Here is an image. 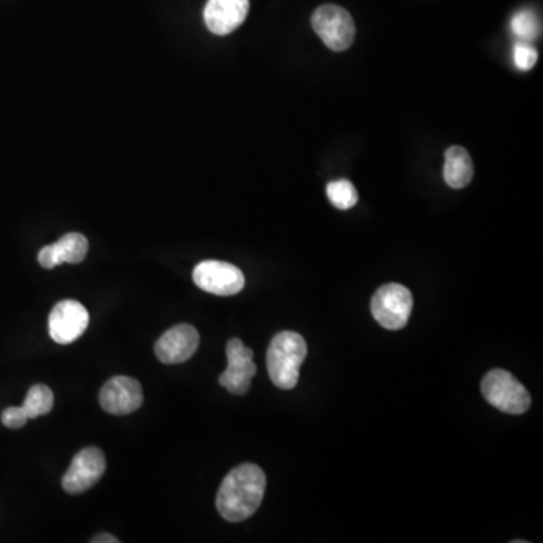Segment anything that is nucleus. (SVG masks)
I'll return each instance as SVG.
<instances>
[{"label":"nucleus","mask_w":543,"mask_h":543,"mask_svg":"<svg viewBox=\"0 0 543 543\" xmlns=\"http://www.w3.org/2000/svg\"><path fill=\"white\" fill-rule=\"evenodd\" d=\"M88 326V310L73 299L58 302L50 311L49 335L55 343H74L82 337Z\"/></svg>","instance_id":"9"},{"label":"nucleus","mask_w":543,"mask_h":543,"mask_svg":"<svg viewBox=\"0 0 543 543\" xmlns=\"http://www.w3.org/2000/svg\"><path fill=\"white\" fill-rule=\"evenodd\" d=\"M89 243L83 234L68 233L53 245L44 246L38 252V263L44 269H55L59 264H79L88 254Z\"/></svg>","instance_id":"13"},{"label":"nucleus","mask_w":543,"mask_h":543,"mask_svg":"<svg viewBox=\"0 0 543 543\" xmlns=\"http://www.w3.org/2000/svg\"><path fill=\"white\" fill-rule=\"evenodd\" d=\"M194 283L204 292L216 296H233L245 287V275L234 264L225 261H201L194 269Z\"/></svg>","instance_id":"7"},{"label":"nucleus","mask_w":543,"mask_h":543,"mask_svg":"<svg viewBox=\"0 0 543 543\" xmlns=\"http://www.w3.org/2000/svg\"><path fill=\"white\" fill-rule=\"evenodd\" d=\"M106 471V458L97 447L80 450L62 477V488L67 494L80 495L99 483Z\"/></svg>","instance_id":"6"},{"label":"nucleus","mask_w":543,"mask_h":543,"mask_svg":"<svg viewBox=\"0 0 543 543\" xmlns=\"http://www.w3.org/2000/svg\"><path fill=\"white\" fill-rule=\"evenodd\" d=\"M144 403L141 384L129 376H115L103 385L100 405L108 414L129 415Z\"/></svg>","instance_id":"10"},{"label":"nucleus","mask_w":543,"mask_h":543,"mask_svg":"<svg viewBox=\"0 0 543 543\" xmlns=\"http://www.w3.org/2000/svg\"><path fill=\"white\" fill-rule=\"evenodd\" d=\"M326 192L332 206L337 207L338 210L352 209L358 203V191L349 180L332 181L326 188Z\"/></svg>","instance_id":"16"},{"label":"nucleus","mask_w":543,"mask_h":543,"mask_svg":"<svg viewBox=\"0 0 543 543\" xmlns=\"http://www.w3.org/2000/svg\"><path fill=\"white\" fill-rule=\"evenodd\" d=\"M53 405H55L53 391L47 385H34L26 394L22 408L29 420H35L52 412Z\"/></svg>","instance_id":"15"},{"label":"nucleus","mask_w":543,"mask_h":543,"mask_svg":"<svg viewBox=\"0 0 543 543\" xmlns=\"http://www.w3.org/2000/svg\"><path fill=\"white\" fill-rule=\"evenodd\" d=\"M254 352L239 338H231L227 344V370L219 376V384L227 388L228 393L243 396L251 388L252 378L257 375Z\"/></svg>","instance_id":"8"},{"label":"nucleus","mask_w":543,"mask_h":543,"mask_svg":"<svg viewBox=\"0 0 543 543\" xmlns=\"http://www.w3.org/2000/svg\"><path fill=\"white\" fill-rule=\"evenodd\" d=\"M311 25L320 40L334 52H344L355 40L356 28L352 16L338 5L328 4L317 8L311 17Z\"/></svg>","instance_id":"5"},{"label":"nucleus","mask_w":543,"mask_h":543,"mask_svg":"<svg viewBox=\"0 0 543 543\" xmlns=\"http://www.w3.org/2000/svg\"><path fill=\"white\" fill-rule=\"evenodd\" d=\"M482 393L489 405L506 414L521 415L530 409V394L524 385L506 370L489 372L483 378Z\"/></svg>","instance_id":"3"},{"label":"nucleus","mask_w":543,"mask_h":543,"mask_svg":"<svg viewBox=\"0 0 543 543\" xmlns=\"http://www.w3.org/2000/svg\"><path fill=\"white\" fill-rule=\"evenodd\" d=\"M512 32L522 41H531L540 35V22L536 13L522 10L512 17Z\"/></svg>","instance_id":"17"},{"label":"nucleus","mask_w":543,"mask_h":543,"mask_svg":"<svg viewBox=\"0 0 543 543\" xmlns=\"http://www.w3.org/2000/svg\"><path fill=\"white\" fill-rule=\"evenodd\" d=\"M93 543H118L120 540L117 539V537L112 536V534L103 533L99 534V536L94 537L93 540H91Z\"/></svg>","instance_id":"20"},{"label":"nucleus","mask_w":543,"mask_h":543,"mask_svg":"<svg viewBox=\"0 0 543 543\" xmlns=\"http://www.w3.org/2000/svg\"><path fill=\"white\" fill-rule=\"evenodd\" d=\"M249 13V0H209L204 10V22L215 35L236 31Z\"/></svg>","instance_id":"12"},{"label":"nucleus","mask_w":543,"mask_h":543,"mask_svg":"<svg viewBox=\"0 0 543 543\" xmlns=\"http://www.w3.org/2000/svg\"><path fill=\"white\" fill-rule=\"evenodd\" d=\"M308 347L298 332L284 331L275 335L267 349V372L270 381L281 390L298 385L299 369L307 358Z\"/></svg>","instance_id":"2"},{"label":"nucleus","mask_w":543,"mask_h":543,"mask_svg":"<svg viewBox=\"0 0 543 543\" xmlns=\"http://www.w3.org/2000/svg\"><path fill=\"white\" fill-rule=\"evenodd\" d=\"M200 346V334L188 323L174 326L157 340L154 346L157 359L163 364H181L189 361Z\"/></svg>","instance_id":"11"},{"label":"nucleus","mask_w":543,"mask_h":543,"mask_svg":"<svg viewBox=\"0 0 543 543\" xmlns=\"http://www.w3.org/2000/svg\"><path fill=\"white\" fill-rule=\"evenodd\" d=\"M266 476L254 464H243L228 473L219 488L216 507L222 518L242 522L251 518L263 501Z\"/></svg>","instance_id":"1"},{"label":"nucleus","mask_w":543,"mask_h":543,"mask_svg":"<svg viewBox=\"0 0 543 543\" xmlns=\"http://www.w3.org/2000/svg\"><path fill=\"white\" fill-rule=\"evenodd\" d=\"M28 415L23 411L22 406H11L2 412V423L8 429H20L28 423Z\"/></svg>","instance_id":"19"},{"label":"nucleus","mask_w":543,"mask_h":543,"mask_svg":"<svg viewBox=\"0 0 543 543\" xmlns=\"http://www.w3.org/2000/svg\"><path fill=\"white\" fill-rule=\"evenodd\" d=\"M474 177L473 159L464 147L448 148L445 151L444 178L450 188L464 189Z\"/></svg>","instance_id":"14"},{"label":"nucleus","mask_w":543,"mask_h":543,"mask_svg":"<svg viewBox=\"0 0 543 543\" xmlns=\"http://www.w3.org/2000/svg\"><path fill=\"white\" fill-rule=\"evenodd\" d=\"M414 299L402 284H385L376 290L372 299V314L379 325L390 331H399L408 325Z\"/></svg>","instance_id":"4"},{"label":"nucleus","mask_w":543,"mask_h":543,"mask_svg":"<svg viewBox=\"0 0 543 543\" xmlns=\"http://www.w3.org/2000/svg\"><path fill=\"white\" fill-rule=\"evenodd\" d=\"M537 58L539 55H537L536 49L528 41L519 40L513 46V61H515L518 70H531L536 65Z\"/></svg>","instance_id":"18"}]
</instances>
